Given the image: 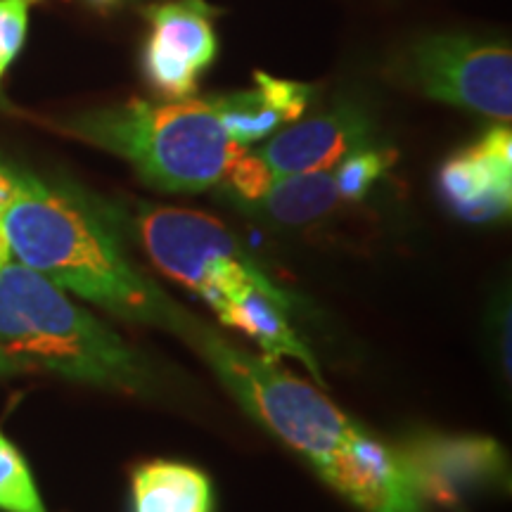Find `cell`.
<instances>
[{"label": "cell", "mask_w": 512, "mask_h": 512, "mask_svg": "<svg viewBox=\"0 0 512 512\" xmlns=\"http://www.w3.org/2000/svg\"><path fill=\"white\" fill-rule=\"evenodd\" d=\"M0 375H3V370H0Z\"/></svg>", "instance_id": "22"}, {"label": "cell", "mask_w": 512, "mask_h": 512, "mask_svg": "<svg viewBox=\"0 0 512 512\" xmlns=\"http://www.w3.org/2000/svg\"><path fill=\"white\" fill-rule=\"evenodd\" d=\"M439 188L460 219L489 223L512 207V133L508 126L486 131L441 166Z\"/></svg>", "instance_id": "9"}, {"label": "cell", "mask_w": 512, "mask_h": 512, "mask_svg": "<svg viewBox=\"0 0 512 512\" xmlns=\"http://www.w3.org/2000/svg\"><path fill=\"white\" fill-rule=\"evenodd\" d=\"M256 422L297 451L320 479L366 512H425L401 453L347 418L328 396L266 356H254L185 313L181 330Z\"/></svg>", "instance_id": "1"}, {"label": "cell", "mask_w": 512, "mask_h": 512, "mask_svg": "<svg viewBox=\"0 0 512 512\" xmlns=\"http://www.w3.org/2000/svg\"><path fill=\"white\" fill-rule=\"evenodd\" d=\"M0 370H43L126 394L155 387L152 368L124 337L15 261L0 268Z\"/></svg>", "instance_id": "3"}, {"label": "cell", "mask_w": 512, "mask_h": 512, "mask_svg": "<svg viewBox=\"0 0 512 512\" xmlns=\"http://www.w3.org/2000/svg\"><path fill=\"white\" fill-rule=\"evenodd\" d=\"M3 226L19 264L62 290L133 323L181 328L185 311L131 264L112 214L86 192L17 171Z\"/></svg>", "instance_id": "2"}, {"label": "cell", "mask_w": 512, "mask_h": 512, "mask_svg": "<svg viewBox=\"0 0 512 512\" xmlns=\"http://www.w3.org/2000/svg\"><path fill=\"white\" fill-rule=\"evenodd\" d=\"M133 512H214L209 477L192 465L152 460L131 477Z\"/></svg>", "instance_id": "13"}, {"label": "cell", "mask_w": 512, "mask_h": 512, "mask_svg": "<svg viewBox=\"0 0 512 512\" xmlns=\"http://www.w3.org/2000/svg\"><path fill=\"white\" fill-rule=\"evenodd\" d=\"M339 192L330 171H309V174L280 176L264 192L259 209L264 216L283 226H304L330 214L337 207Z\"/></svg>", "instance_id": "14"}, {"label": "cell", "mask_w": 512, "mask_h": 512, "mask_svg": "<svg viewBox=\"0 0 512 512\" xmlns=\"http://www.w3.org/2000/svg\"><path fill=\"white\" fill-rule=\"evenodd\" d=\"M290 306V302H283V299L273 297L268 292L247 290L223 306L216 316L228 328H235L252 337L266 358H273V361H278L280 356L297 358L323 384L316 358L287 323L285 313L290 311Z\"/></svg>", "instance_id": "12"}, {"label": "cell", "mask_w": 512, "mask_h": 512, "mask_svg": "<svg viewBox=\"0 0 512 512\" xmlns=\"http://www.w3.org/2000/svg\"><path fill=\"white\" fill-rule=\"evenodd\" d=\"M396 152L389 147H358L337 164L335 185L339 200L358 202L368 195L370 188L387 174L389 166L394 164Z\"/></svg>", "instance_id": "16"}, {"label": "cell", "mask_w": 512, "mask_h": 512, "mask_svg": "<svg viewBox=\"0 0 512 512\" xmlns=\"http://www.w3.org/2000/svg\"><path fill=\"white\" fill-rule=\"evenodd\" d=\"M373 145V121L356 105H339L328 114L299 121L275 136L259 157L275 178L330 171L358 147Z\"/></svg>", "instance_id": "10"}, {"label": "cell", "mask_w": 512, "mask_h": 512, "mask_svg": "<svg viewBox=\"0 0 512 512\" xmlns=\"http://www.w3.org/2000/svg\"><path fill=\"white\" fill-rule=\"evenodd\" d=\"M15 192H17V171L8 169L5 164H0V219H3L5 209L10 207Z\"/></svg>", "instance_id": "19"}, {"label": "cell", "mask_w": 512, "mask_h": 512, "mask_svg": "<svg viewBox=\"0 0 512 512\" xmlns=\"http://www.w3.org/2000/svg\"><path fill=\"white\" fill-rule=\"evenodd\" d=\"M401 458L422 498L458 503L470 491L503 484L505 453L489 437L420 434L401 446Z\"/></svg>", "instance_id": "8"}, {"label": "cell", "mask_w": 512, "mask_h": 512, "mask_svg": "<svg viewBox=\"0 0 512 512\" xmlns=\"http://www.w3.org/2000/svg\"><path fill=\"white\" fill-rule=\"evenodd\" d=\"M408 86L430 100L486 114L512 117V53L508 43L439 31L418 38L399 60Z\"/></svg>", "instance_id": "6"}, {"label": "cell", "mask_w": 512, "mask_h": 512, "mask_svg": "<svg viewBox=\"0 0 512 512\" xmlns=\"http://www.w3.org/2000/svg\"><path fill=\"white\" fill-rule=\"evenodd\" d=\"M138 233L152 264L204 297L216 313L247 290L268 292L292 304L214 216L143 204L138 211Z\"/></svg>", "instance_id": "5"}, {"label": "cell", "mask_w": 512, "mask_h": 512, "mask_svg": "<svg viewBox=\"0 0 512 512\" xmlns=\"http://www.w3.org/2000/svg\"><path fill=\"white\" fill-rule=\"evenodd\" d=\"M64 136L126 159L138 176L164 192H200L223 181L247 147L230 140L209 100H128L76 114Z\"/></svg>", "instance_id": "4"}, {"label": "cell", "mask_w": 512, "mask_h": 512, "mask_svg": "<svg viewBox=\"0 0 512 512\" xmlns=\"http://www.w3.org/2000/svg\"><path fill=\"white\" fill-rule=\"evenodd\" d=\"M223 178H228L235 195L247 204L261 200L264 192L271 188V183L275 181V176L264 164V159L259 157V152H242V155L228 166Z\"/></svg>", "instance_id": "18"}, {"label": "cell", "mask_w": 512, "mask_h": 512, "mask_svg": "<svg viewBox=\"0 0 512 512\" xmlns=\"http://www.w3.org/2000/svg\"><path fill=\"white\" fill-rule=\"evenodd\" d=\"M150 38L143 48L145 79L166 100L195 98L204 69L219 55L214 17L204 0L147 5Z\"/></svg>", "instance_id": "7"}, {"label": "cell", "mask_w": 512, "mask_h": 512, "mask_svg": "<svg viewBox=\"0 0 512 512\" xmlns=\"http://www.w3.org/2000/svg\"><path fill=\"white\" fill-rule=\"evenodd\" d=\"M93 3H117V0H93Z\"/></svg>", "instance_id": "21"}, {"label": "cell", "mask_w": 512, "mask_h": 512, "mask_svg": "<svg viewBox=\"0 0 512 512\" xmlns=\"http://www.w3.org/2000/svg\"><path fill=\"white\" fill-rule=\"evenodd\" d=\"M38 0H0V83L27 41L29 15Z\"/></svg>", "instance_id": "17"}, {"label": "cell", "mask_w": 512, "mask_h": 512, "mask_svg": "<svg viewBox=\"0 0 512 512\" xmlns=\"http://www.w3.org/2000/svg\"><path fill=\"white\" fill-rule=\"evenodd\" d=\"M10 261H12V247H10L8 233H5L3 219H0V268H3V266H8Z\"/></svg>", "instance_id": "20"}, {"label": "cell", "mask_w": 512, "mask_h": 512, "mask_svg": "<svg viewBox=\"0 0 512 512\" xmlns=\"http://www.w3.org/2000/svg\"><path fill=\"white\" fill-rule=\"evenodd\" d=\"M316 88L309 83L275 79L266 72H254V88L207 98L230 140L249 147L264 140L283 124L297 121L309 107Z\"/></svg>", "instance_id": "11"}, {"label": "cell", "mask_w": 512, "mask_h": 512, "mask_svg": "<svg viewBox=\"0 0 512 512\" xmlns=\"http://www.w3.org/2000/svg\"><path fill=\"white\" fill-rule=\"evenodd\" d=\"M0 510L46 512L27 460L3 432H0Z\"/></svg>", "instance_id": "15"}]
</instances>
